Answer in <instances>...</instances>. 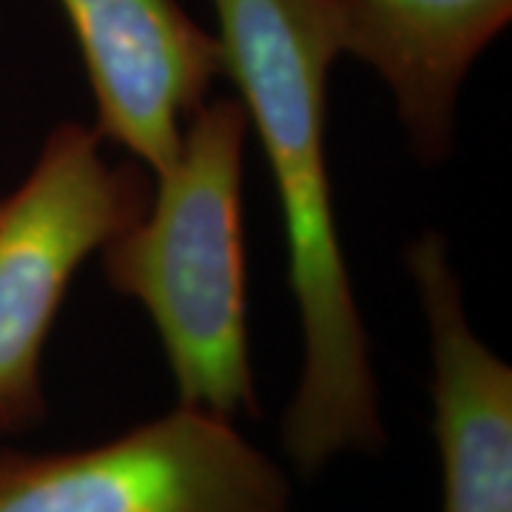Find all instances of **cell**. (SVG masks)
Returning a JSON list of instances; mask_svg holds the SVG:
<instances>
[{
	"mask_svg": "<svg viewBox=\"0 0 512 512\" xmlns=\"http://www.w3.org/2000/svg\"><path fill=\"white\" fill-rule=\"evenodd\" d=\"M0 512H293V487L234 421L177 404L83 450H0Z\"/></svg>",
	"mask_w": 512,
	"mask_h": 512,
	"instance_id": "cell-4",
	"label": "cell"
},
{
	"mask_svg": "<svg viewBox=\"0 0 512 512\" xmlns=\"http://www.w3.org/2000/svg\"><path fill=\"white\" fill-rule=\"evenodd\" d=\"M430 333L441 512H512V367L478 339L441 234L404 254Z\"/></svg>",
	"mask_w": 512,
	"mask_h": 512,
	"instance_id": "cell-6",
	"label": "cell"
},
{
	"mask_svg": "<svg viewBox=\"0 0 512 512\" xmlns=\"http://www.w3.org/2000/svg\"><path fill=\"white\" fill-rule=\"evenodd\" d=\"M510 18L512 0H348V55L382 77L424 163L450 154L461 83Z\"/></svg>",
	"mask_w": 512,
	"mask_h": 512,
	"instance_id": "cell-7",
	"label": "cell"
},
{
	"mask_svg": "<svg viewBox=\"0 0 512 512\" xmlns=\"http://www.w3.org/2000/svg\"><path fill=\"white\" fill-rule=\"evenodd\" d=\"M222 74L268 160L285 222L302 370L282 447L302 473L379 453L384 421L370 339L342 254L328 174V74L348 55V0H214Z\"/></svg>",
	"mask_w": 512,
	"mask_h": 512,
	"instance_id": "cell-1",
	"label": "cell"
},
{
	"mask_svg": "<svg viewBox=\"0 0 512 512\" xmlns=\"http://www.w3.org/2000/svg\"><path fill=\"white\" fill-rule=\"evenodd\" d=\"M140 163H109L103 137L57 123L29 174L0 194V436L46 419L43 353L77 268L146 214Z\"/></svg>",
	"mask_w": 512,
	"mask_h": 512,
	"instance_id": "cell-3",
	"label": "cell"
},
{
	"mask_svg": "<svg viewBox=\"0 0 512 512\" xmlns=\"http://www.w3.org/2000/svg\"><path fill=\"white\" fill-rule=\"evenodd\" d=\"M69 18L97 106L94 131L163 174L188 120L222 74L220 37L180 0H57Z\"/></svg>",
	"mask_w": 512,
	"mask_h": 512,
	"instance_id": "cell-5",
	"label": "cell"
},
{
	"mask_svg": "<svg viewBox=\"0 0 512 512\" xmlns=\"http://www.w3.org/2000/svg\"><path fill=\"white\" fill-rule=\"evenodd\" d=\"M239 97L205 103L157 174L146 214L103 245V274L140 302L160 336L177 404L222 419L256 413L248 345Z\"/></svg>",
	"mask_w": 512,
	"mask_h": 512,
	"instance_id": "cell-2",
	"label": "cell"
}]
</instances>
